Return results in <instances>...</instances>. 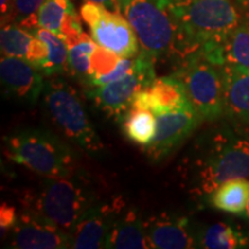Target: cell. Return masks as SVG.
I'll use <instances>...</instances> for the list:
<instances>
[{"label": "cell", "instance_id": "obj_27", "mask_svg": "<svg viewBox=\"0 0 249 249\" xmlns=\"http://www.w3.org/2000/svg\"><path fill=\"white\" fill-rule=\"evenodd\" d=\"M45 1L46 0H11L8 13L1 18L2 24L9 22L21 24L23 21L36 15Z\"/></svg>", "mask_w": 249, "mask_h": 249}, {"label": "cell", "instance_id": "obj_8", "mask_svg": "<svg viewBox=\"0 0 249 249\" xmlns=\"http://www.w3.org/2000/svg\"><path fill=\"white\" fill-rule=\"evenodd\" d=\"M134 70L128 75L101 87H89L86 96L108 118L119 121L128 113L136 92L147 89L157 79L155 58L140 51L134 59Z\"/></svg>", "mask_w": 249, "mask_h": 249}, {"label": "cell", "instance_id": "obj_19", "mask_svg": "<svg viewBox=\"0 0 249 249\" xmlns=\"http://www.w3.org/2000/svg\"><path fill=\"white\" fill-rule=\"evenodd\" d=\"M197 248H249V232L241 231L229 223H216L197 230Z\"/></svg>", "mask_w": 249, "mask_h": 249}, {"label": "cell", "instance_id": "obj_18", "mask_svg": "<svg viewBox=\"0 0 249 249\" xmlns=\"http://www.w3.org/2000/svg\"><path fill=\"white\" fill-rule=\"evenodd\" d=\"M214 65L249 70V14L224 40Z\"/></svg>", "mask_w": 249, "mask_h": 249}, {"label": "cell", "instance_id": "obj_25", "mask_svg": "<svg viewBox=\"0 0 249 249\" xmlns=\"http://www.w3.org/2000/svg\"><path fill=\"white\" fill-rule=\"evenodd\" d=\"M73 8L70 0H46L36 14L38 27L60 36L65 17Z\"/></svg>", "mask_w": 249, "mask_h": 249}, {"label": "cell", "instance_id": "obj_13", "mask_svg": "<svg viewBox=\"0 0 249 249\" xmlns=\"http://www.w3.org/2000/svg\"><path fill=\"white\" fill-rule=\"evenodd\" d=\"M89 29L96 44L119 57L134 58L139 54L140 43L135 30L120 12L107 8Z\"/></svg>", "mask_w": 249, "mask_h": 249}, {"label": "cell", "instance_id": "obj_33", "mask_svg": "<svg viewBox=\"0 0 249 249\" xmlns=\"http://www.w3.org/2000/svg\"><path fill=\"white\" fill-rule=\"evenodd\" d=\"M11 0H0V8H1V18L8 13Z\"/></svg>", "mask_w": 249, "mask_h": 249}, {"label": "cell", "instance_id": "obj_28", "mask_svg": "<svg viewBox=\"0 0 249 249\" xmlns=\"http://www.w3.org/2000/svg\"><path fill=\"white\" fill-rule=\"evenodd\" d=\"M134 64H135V60H130V58H121L113 71L105 74V75L93 77V79L89 81L87 88H89V87L105 86L107 83H111L113 81H117L121 79V77L128 75L134 70Z\"/></svg>", "mask_w": 249, "mask_h": 249}, {"label": "cell", "instance_id": "obj_21", "mask_svg": "<svg viewBox=\"0 0 249 249\" xmlns=\"http://www.w3.org/2000/svg\"><path fill=\"white\" fill-rule=\"evenodd\" d=\"M124 135L136 144L148 145L155 138L157 118L151 111L130 108L121 121Z\"/></svg>", "mask_w": 249, "mask_h": 249}, {"label": "cell", "instance_id": "obj_30", "mask_svg": "<svg viewBox=\"0 0 249 249\" xmlns=\"http://www.w3.org/2000/svg\"><path fill=\"white\" fill-rule=\"evenodd\" d=\"M18 220L17 210L13 205L8 203H2L0 208V230H1V235L4 236L13 230Z\"/></svg>", "mask_w": 249, "mask_h": 249}, {"label": "cell", "instance_id": "obj_29", "mask_svg": "<svg viewBox=\"0 0 249 249\" xmlns=\"http://www.w3.org/2000/svg\"><path fill=\"white\" fill-rule=\"evenodd\" d=\"M48 44H46L44 40H42L34 35V38L30 42L29 49H28L26 60L29 61L36 68H38L39 71H42L43 66H44V64L46 62V59H48Z\"/></svg>", "mask_w": 249, "mask_h": 249}, {"label": "cell", "instance_id": "obj_14", "mask_svg": "<svg viewBox=\"0 0 249 249\" xmlns=\"http://www.w3.org/2000/svg\"><path fill=\"white\" fill-rule=\"evenodd\" d=\"M197 230L188 217L160 213L145 220L148 248H197Z\"/></svg>", "mask_w": 249, "mask_h": 249}, {"label": "cell", "instance_id": "obj_16", "mask_svg": "<svg viewBox=\"0 0 249 249\" xmlns=\"http://www.w3.org/2000/svg\"><path fill=\"white\" fill-rule=\"evenodd\" d=\"M105 248L112 249H141L148 248L145 235V220L135 209H124L118 214Z\"/></svg>", "mask_w": 249, "mask_h": 249}, {"label": "cell", "instance_id": "obj_12", "mask_svg": "<svg viewBox=\"0 0 249 249\" xmlns=\"http://www.w3.org/2000/svg\"><path fill=\"white\" fill-rule=\"evenodd\" d=\"M0 79L4 96L26 104H35L44 91L45 81L38 68L22 58L2 57Z\"/></svg>", "mask_w": 249, "mask_h": 249}, {"label": "cell", "instance_id": "obj_32", "mask_svg": "<svg viewBox=\"0 0 249 249\" xmlns=\"http://www.w3.org/2000/svg\"><path fill=\"white\" fill-rule=\"evenodd\" d=\"M86 1H93L97 2V4H102L105 7L111 9V11H117L118 7V0H86Z\"/></svg>", "mask_w": 249, "mask_h": 249}, {"label": "cell", "instance_id": "obj_2", "mask_svg": "<svg viewBox=\"0 0 249 249\" xmlns=\"http://www.w3.org/2000/svg\"><path fill=\"white\" fill-rule=\"evenodd\" d=\"M177 55L201 53L214 62L220 46L245 18L238 0H172Z\"/></svg>", "mask_w": 249, "mask_h": 249}, {"label": "cell", "instance_id": "obj_22", "mask_svg": "<svg viewBox=\"0 0 249 249\" xmlns=\"http://www.w3.org/2000/svg\"><path fill=\"white\" fill-rule=\"evenodd\" d=\"M34 35L48 44L49 55L42 68L43 75L53 76L68 71V48L60 36L44 28H37Z\"/></svg>", "mask_w": 249, "mask_h": 249}, {"label": "cell", "instance_id": "obj_1", "mask_svg": "<svg viewBox=\"0 0 249 249\" xmlns=\"http://www.w3.org/2000/svg\"><path fill=\"white\" fill-rule=\"evenodd\" d=\"M183 178L198 200H209L220 183L249 177V129L220 121L195 140L183 160Z\"/></svg>", "mask_w": 249, "mask_h": 249}, {"label": "cell", "instance_id": "obj_15", "mask_svg": "<svg viewBox=\"0 0 249 249\" xmlns=\"http://www.w3.org/2000/svg\"><path fill=\"white\" fill-rule=\"evenodd\" d=\"M226 119L249 129V70L220 67Z\"/></svg>", "mask_w": 249, "mask_h": 249}, {"label": "cell", "instance_id": "obj_9", "mask_svg": "<svg viewBox=\"0 0 249 249\" xmlns=\"http://www.w3.org/2000/svg\"><path fill=\"white\" fill-rule=\"evenodd\" d=\"M9 248L18 249H65L73 248L70 232L33 209L18 216L11 231Z\"/></svg>", "mask_w": 249, "mask_h": 249}, {"label": "cell", "instance_id": "obj_31", "mask_svg": "<svg viewBox=\"0 0 249 249\" xmlns=\"http://www.w3.org/2000/svg\"><path fill=\"white\" fill-rule=\"evenodd\" d=\"M107 7H105L104 5L97 4V2L93 1H85V4L81 6L80 8V15L82 18V20L88 24H92L101 15L104 13V11Z\"/></svg>", "mask_w": 249, "mask_h": 249}, {"label": "cell", "instance_id": "obj_6", "mask_svg": "<svg viewBox=\"0 0 249 249\" xmlns=\"http://www.w3.org/2000/svg\"><path fill=\"white\" fill-rule=\"evenodd\" d=\"M172 0H118L120 12L135 30L142 51L158 59L177 54V27Z\"/></svg>", "mask_w": 249, "mask_h": 249}, {"label": "cell", "instance_id": "obj_10", "mask_svg": "<svg viewBox=\"0 0 249 249\" xmlns=\"http://www.w3.org/2000/svg\"><path fill=\"white\" fill-rule=\"evenodd\" d=\"M156 118L155 138L145 145V155L154 163L163 160L177 150L203 121L196 110L171 112Z\"/></svg>", "mask_w": 249, "mask_h": 249}, {"label": "cell", "instance_id": "obj_23", "mask_svg": "<svg viewBox=\"0 0 249 249\" xmlns=\"http://www.w3.org/2000/svg\"><path fill=\"white\" fill-rule=\"evenodd\" d=\"M97 44L85 33L79 42L68 48V71L88 85L90 80V55Z\"/></svg>", "mask_w": 249, "mask_h": 249}, {"label": "cell", "instance_id": "obj_24", "mask_svg": "<svg viewBox=\"0 0 249 249\" xmlns=\"http://www.w3.org/2000/svg\"><path fill=\"white\" fill-rule=\"evenodd\" d=\"M34 34L18 23H5L0 31V45L2 57L26 59Z\"/></svg>", "mask_w": 249, "mask_h": 249}, {"label": "cell", "instance_id": "obj_17", "mask_svg": "<svg viewBox=\"0 0 249 249\" xmlns=\"http://www.w3.org/2000/svg\"><path fill=\"white\" fill-rule=\"evenodd\" d=\"M155 101V116L171 112L195 110L187 96L182 81L174 74L170 76L157 77L149 87Z\"/></svg>", "mask_w": 249, "mask_h": 249}, {"label": "cell", "instance_id": "obj_34", "mask_svg": "<svg viewBox=\"0 0 249 249\" xmlns=\"http://www.w3.org/2000/svg\"><path fill=\"white\" fill-rule=\"evenodd\" d=\"M240 217L245 218L246 220H248V222H249V201H248V204H247V207H246L245 211L240 214Z\"/></svg>", "mask_w": 249, "mask_h": 249}, {"label": "cell", "instance_id": "obj_5", "mask_svg": "<svg viewBox=\"0 0 249 249\" xmlns=\"http://www.w3.org/2000/svg\"><path fill=\"white\" fill-rule=\"evenodd\" d=\"M96 202H98L97 196L88 180L76 172L64 178H45L30 209L71 232Z\"/></svg>", "mask_w": 249, "mask_h": 249}, {"label": "cell", "instance_id": "obj_26", "mask_svg": "<svg viewBox=\"0 0 249 249\" xmlns=\"http://www.w3.org/2000/svg\"><path fill=\"white\" fill-rule=\"evenodd\" d=\"M120 59L121 57L114 52L97 45L90 55V80L110 73L116 68Z\"/></svg>", "mask_w": 249, "mask_h": 249}, {"label": "cell", "instance_id": "obj_20", "mask_svg": "<svg viewBox=\"0 0 249 249\" xmlns=\"http://www.w3.org/2000/svg\"><path fill=\"white\" fill-rule=\"evenodd\" d=\"M249 201L247 178H235L224 181L210 195L209 203L214 209L233 214L244 213Z\"/></svg>", "mask_w": 249, "mask_h": 249}, {"label": "cell", "instance_id": "obj_4", "mask_svg": "<svg viewBox=\"0 0 249 249\" xmlns=\"http://www.w3.org/2000/svg\"><path fill=\"white\" fill-rule=\"evenodd\" d=\"M43 98L50 117L65 138L95 157L104 151V144L73 87L57 75L50 76Z\"/></svg>", "mask_w": 249, "mask_h": 249}, {"label": "cell", "instance_id": "obj_3", "mask_svg": "<svg viewBox=\"0 0 249 249\" xmlns=\"http://www.w3.org/2000/svg\"><path fill=\"white\" fill-rule=\"evenodd\" d=\"M4 154L13 163L44 178H64L77 172V160L67 143L44 128H24L2 138Z\"/></svg>", "mask_w": 249, "mask_h": 249}, {"label": "cell", "instance_id": "obj_7", "mask_svg": "<svg viewBox=\"0 0 249 249\" xmlns=\"http://www.w3.org/2000/svg\"><path fill=\"white\" fill-rule=\"evenodd\" d=\"M174 75L182 81L189 101L203 121L214 123L225 117L220 67L196 52L183 59Z\"/></svg>", "mask_w": 249, "mask_h": 249}, {"label": "cell", "instance_id": "obj_11", "mask_svg": "<svg viewBox=\"0 0 249 249\" xmlns=\"http://www.w3.org/2000/svg\"><path fill=\"white\" fill-rule=\"evenodd\" d=\"M124 208V203L121 198L107 203L96 202L83 213L70 232L73 239V248H105L111 227Z\"/></svg>", "mask_w": 249, "mask_h": 249}]
</instances>
